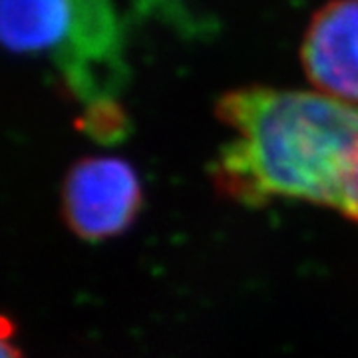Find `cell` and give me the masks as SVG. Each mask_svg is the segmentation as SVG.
<instances>
[{"label": "cell", "mask_w": 358, "mask_h": 358, "mask_svg": "<svg viewBox=\"0 0 358 358\" xmlns=\"http://www.w3.org/2000/svg\"><path fill=\"white\" fill-rule=\"evenodd\" d=\"M76 20L74 0H0L2 40L20 54L58 48Z\"/></svg>", "instance_id": "277c9868"}, {"label": "cell", "mask_w": 358, "mask_h": 358, "mask_svg": "<svg viewBox=\"0 0 358 358\" xmlns=\"http://www.w3.org/2000/svg\"><path fill=\"white\" fill-rule=\"evenodd\" d=\"M334 209L358 223V152L346 171Z\"/></svg>", "instance_id": "5b68a950"}, {"label": "cell", "mask_w": 358, "mask_h": 358, "mask_svg": "<svg viewBox=\"0 0 358 358\" xmlns=\"http://www.w3.org/2000/svg\"><path fill=\"white\" fill-rule=\"evenodd\" d=\"M301 60L317 92L358 106V0H333L313 16Z\"/></svg>", "instance_id": "3957f363"}, {"label": "cell", "mask_w": 358, "mask_h": 358, "mask_svg": "<svg viewBox=\"0 0 358 358\" xmlns=\"http://www.w3.org/2000/svg\"><path fill=\"white\" fill-rule=\"evenodd\" d=\"M217 114L235 134L213 169L225 195L336 205L358 152L357 103L317 90L243 88L225 94Z\"/></svg>", "instance_id": "6da1fadb"}, {"label": "cell", "mask_w": 358, "mask_h": 358, "mask_svg": "<svg viewBox=\"0 0 358 358\" xmlns=\"http://www.w3.org/2000/svg\"><path fill=\"white\" fill-rule=\"evenodd\" d=\"M13 331V324L8 322V319L2 320V358H24L20 348L14 345V341L10 338Z\"/></svg>", "instance_id": "8992f818"}, {"label": "cell", "mask_w": 358, "mask_h": 358, "mask_svg": "<svg viewBox=\"0 0 358 358\" xmlns=\"http://www.w3.org/2000/svg\"><path fill=\"white\" fill-rule=\"evenodd\" d=\"M141 185L134 167L117 157H88L66 176L62 205L68 227L86 241L120 235L141 209Z\"/></svg>", "instance_id": "7a4b0ae2"}]
</instances>
